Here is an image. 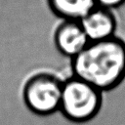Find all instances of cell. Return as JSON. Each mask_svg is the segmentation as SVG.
Segmentation results:
<instances>
[{
	"label": "cell",
	"instance_id": "7",
	"mask_svg": "<svg viewBox=\"0 0 125 125\" xmlns=\"http://www.w3.org/2000/svg\"><path fill=\"white\" fill-rule=\"evenodd\" d=\"M97 6L111 10L112 9H116L119 8L120 6H122L125 3V0H95Z\"/></svg>",
	"mask_w": 125,
	"mask_h": 125
},
{
	"label": "cell",
	"instance_id": "6",
	"mask_svg": "<svg viewBox=\"0 0 125 125\" xmlns=\"http://www.w3.org/2000/svg\"><path fill=\"white\" fill-rule=\"evenodd\" d=\"M50 10L63 21H80L96 6L95 0H47Z\"/></svg>",
	"mask_w": 125,
	"mask_h": 125
},
{
	"label": "cell",
	"instance_id": "2",
	"mask_svg": "<svg viewBox=\"0 0 125 125\" xmlns=\"http://www.w3.org/2000/svg\"><path fill=\"white\" fill-rule=\"evenodd\" d=\"M103 92L72 76L62 82L60 110L69 120L86 122L95 117L102 106Z\"/></svg>",
	"mask_w": 125,
	"mask_h": 125
},
{
	"label": "cell",
	"instance_id": "3",
	"mask_svg": "<svg viewBox=\"0 0 125 125\" xmlns=\"http://www.w3.org/2000/svg\"><path fill=\"white\" fill-rule=\"evenodd\" d=\"M62 81L57 76L40 72L30 76L22 90L23 101L32 112L47 115L60 109Z\"/></svg>",
	"mask_w": 125,
	"mask_h": 125
},
{
	"label": "cell",
	"instance_id": "4",
	"mask_svg": "<svg viewBox=\"0 0 125 125\" xmlns=\"http://www.w3.org/2000/svg\"><path fill=\"white\" fill-rule=\"evenodd\" d=\"M54 42L57 50L64 57L75 58L90 43L80 21H63L55 30Z\"/></svg>",
	"mask_w": 125,
	"mask_h": 125
},
{
	"label": "cell",
	"instance_id": "5",
	"mask_svg": "<svg viewBox=\"0 0 125 125\" xmlns=\"http://www.w3.org/2000/svg\"><path fill=\"white\" fill-rule=\"evenodd\" d=\"M80 24L89 41L96 42L115 36L117 21L111 10L96 6L80 21Z\"/></svg>",
	"mask_w": 125,
	"mask_h": 125
},
{
	"label": "cell",
	"instance_id": "1",
	"mask_svg": "<svg viewBox=\"0 0 125 125\" xmlns=\"http://www.w3.org/2000/svg\"><path fill=\"white\" fill-rule=\"evenodd\" d=\"M73 76L101 92L116 88L125 79V41L117 36L90 42L71 60Z\"/></svg>",
	"mask_w": 125,
	"mask_h": 125
}]
</instances>
